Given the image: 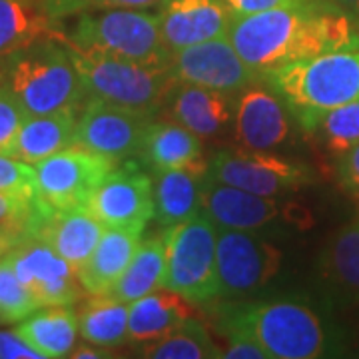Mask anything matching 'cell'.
Segmentation results:
<instances>
[{"instance_id":"1","label":"cell","mask_w":359,"mask_h":359,"mask_svg":"<svg viewBox=\"0 0 359 359\" xmlns=\"http://www.w3.org/2000/svg\"><path fill=\"white\" fill-rule=\"evenodd\" d=\"M228 39L257 74L294 65L359 42L355 20L327 0H304L294 6L240 16Z\"/></svg>"},{"instance_id":"2","label":"cell","mask_w":359,"mask_h":359,"mask_svg":"<svg viewBox=\"0 0 359 359\" xmlns=\"http://www.w3.org/2000/svg\"><path fill=\"white\" fill-rule=\"evenodd\" d=\"M2 86L13 92L28 116L76 112L86 92L60 34L4 58Z\"/></svg>"},{"instance_id":"3","label":"cell","mask_w":359,"mask_h":359,"mask_svg":"<svg viewBox=\"0 0 359 359\" xmlns=\"http://www.w3.org/2000/svg\"><path fill=\"white\" fill-rule=\"evenodd\" d=\"M304 128L316 116L359 100V42L262 74Z\"/></svg>"},{"instance_id":"4","label":"cell","mask_w":359,"mask_h":359,"mask_svg":"<svg viewBox=\"0 0 359 359\" xmlns=\"http://www.w3.org/2000/svg\"><path fill=\"white\" fill-rule=\"evenodd\" d=\"M228 325L256 339L269 359L332 355L334 334L325 318L302 297H276L236 313Z\"/></svg>"},{"instance_id":"5","label":"cell","mask_w":359,"mask_h":359,"mask_svg":"<svg viewBox=\"0 0 359 359\" xmlns=\"http://www.w3.org/2000/svg\"><path fill=\"white\" fill-rule=\"evenodd\" d=\"M62 36V34H60ZM74 60L86 98L156 116L176 84L170 65H146L104 52L80 50L66 44Z\"/></svg>"},{"instance_id":"6","label":"cell","mask_w":359,"mask_h":359,"mask_svg":"<svg viewBox=\"0 0 359 359\" xmlns=\"http://www.w3.org/2000/svg\"><path fill=\"white\" fill-rule=\"evenodd\" d=\"M62 40L80 50L104 52L146 65H170L172 58L162 39L158 14L148 8H106L78 14Z\"/></svg>"},{"instance_id":"7","label":"cell","mask_w":359,"mask_h":359,"mask_svg":"<svg viewBox=\"0 0 359 359\" xmlns=\"http://www.w3.org/2000/svg\"><path fill=\"white\" fill-rule=\"evenodd\" d=\"M166 287L190 304H205L219 295L218 226L204 212L166 228Z\"/></svg>"},{"instance_id":"8","label":"cell","mask_w":359,"mask_h":359,"mask_svg":"<svg viewBox=\"0 0 359 359\" xmlns=\"http://www.w3.org/2000/svg\"><path fill=\"white\" fill-rule=\"evenodd\" d=\"M118 162L90 152L80 146H68L34 166L36 198L52 212L86 208L92 194Z\"/></svg>"},{"instance_id":"9","label":"cell","mask_w":359,"mask_h":359,"mask_svg":"<svg viewBox=\"0 0 359 359\" xmlns=\"http://www.w3.org/2000/svg\"><path fill=\"white\" fill-rule=\"evenodd\" d=\"M208 176L216 182L259 196H283L309 184L313 174L304 164L269 150L226 148L208 162Z\"/></svg>"},{"instance_id":"10","label":"cell","mask_w":359,"mask_h":359,"mask_svg":"<svg viewBox=\"0 0 359 359\" xmlns=\"http://www.w3.org/2000/svg\"><path fill=\"white\" fill-rule=\"evenodd\" d=\"M219 295L256 292L282 268V250L257 231L218 230Z\"/></svg>"},{"instance_id":"11","label":"cell","mask_w":359,"mask_h":359,"mask_svg":"<svg viewBox=\"0 0 359 359\" xmlns=\"http://www.w3.org/2000/svg\"><path fill=\"white\" fill-rule=\"evenodd\" d=\"M154 116L142 114L124 106L88 98L76 116L74 146L106 156L114 162L138 156L144 132Z\"/></svg>"},{"instance_id":"12","label":"cell","mask_w":359,"mask_h":359,"mask_svg":"<svg viewBox=\"0 0 359 359\" xmlns=\"http://www.w3.org/2000/svg\"><path fill=\"white\" fill-rule=\"evenodd\" d=\"M6 257L20 282L39 299L40 308L72 306L84 292L76 269L34 233L22 236Z\"/></svg>"},{"instance_id":"13","label":"cell","mask_w":359,"mask_h":359,"mask_svg":"<svg viewBox=\"0 0 359 359\" xmlns=\"http://www.w3.org/2000/svg\"><path fill=\"white\" fill-rule=\"evenodd\" d=\"M170 70L176 82L228 94L242 92L262 78L231 46L228 36L172 52Z\"/></svg>"},{"instance_id":"14","label":"cell","mask_w":359,"mask_h":359,"mask_svg":"<svg viewBox=\"0 0 359 359\" xmlns=\"http://www.w3.org/2000/svg\"><path fill=\"white\" fill-rule=\"evenodd\" d=\"M86 210L106 228H146L154 218L152 178L136 162L118 164L92 194Z\"/></svg>"},{"instance_id":"15","label":"cell","mask_w":359,"mask_h":359,"mask_svg":"<svg viewBox=\"0 0 359 359\" xmlns=\"http://www.w3.org/2000/svg\"><path fill=\"white\" fill-rule=\"evenodd\" d=\"M202 212L218 230L259 231L278 222H292L290 205L278 198L245 192L210 176H205L202 186Z\"/></svg>"},{"instance_id":"16","label":"cell","mask_w":359,"mask_h":359,"mask_svg":"<svg viewBox=\"0 0 359 359\" xmlns=\"http://www.w3.org/2000/svg\"><path fill=\"white\" fill-rule=\"evenodd\" d=\"M290 108L271 88L248 86L233 104V136L248 150H273L290 138Z\"/></svg>"},{"instance_id":"17","label":"cell","mask_w":359,"mask_h":359,"mask_svg":"<svg viewBox=\"0 0 359 359\" xmlns=\"http://www.w3.org/2000/svg\"><path fill=\"white\" fill-rule=\"evenodd\" d=\"M231 20L226 0H164L158 6L162 39L170 52L228 36Z\"/></svg>"},{"instance_id":"18","label":"cell","mask_w":359,"mask_h":359,"mask_svg":"<svg viewBox=\"0 0 359 359\" xmlns=\"http://www.w3.org/2000/svg\"><path fill=\"white\" fill-rule=\"evenodd\" d=\"M104 231L106 226L86 208L52 212L44 205L30 228V233L39 236L58 256L65 257L76 273L92 256Z\"/></svg>"},{"instance_id":"19","label":"cell","mask_w":359,"mask_h":359,"mask_svg":"<svg viewBox=\"0 0 359 359\" xmlns=\"http://www.w3.org/2000/svg\"><path fill=\"white\" fill-rule=\"evenodd\" d=\"M138 156L152 172L192 170L208 174L202 138L174 120H152L144 132Z\"/></svg>"},{"instance_id":"20","label":"cell","mask_w":359,"mask_h":359,"mask_svg":"<svg viewBox=\"0 0 359 359\" xmlns=\"http://www.w3.org/2000/svg\"><path fill=\"white\" fill-rule=\"evenodd\" d=\"M230 96L228 92L176 82L168 94L164 108L174 122L205 140L228 126L233 112Z\"/></svg>"},{"instance_id":"21","label":"cell","mask_w":359,"mask_h":359,"mask_svg":"<svg viewBox=\"0 0 359 359\" xmlns=\"http://www.w3.org/2000/svg\"><path fill=\"white\" fill-rule=\"evenodd\" d=\"M144 228H106L86 264L78 269L84 294L102 295L114 290L142 242Z\"/></svg>"},{"instance_id":"22","label":"cell","mask_w":359,"mask_h":359,"mask_svg":"<svg viewBox=\"0 0 359 359\" xmlns=\"http://www.w3.org/2000/svg\"><path fill=\"white\" fill-rule=\"evenodd\" d=\"M190 302L174 290L158 287L130 304L128 341L148 344L178 330L192 318Z\"/></svg>"},{"instance_id":"23","label":"cell","mask_w":359,"mask_h":359,"mask_svg":"<svg viewBox=\"0 0 359 359\" xmlns=\"http://www.w3.org/2000/svg\"><path fill=\"white\" fill-rule=\"evenodd\" d=\"M16 335L30 346L40 359L70 358L78 341V313L70 306L36 309L25 321L16 323Z\"/></svg>"},{"instance_id":"24","label":"cell","mask_w":359,"mask_h":359,"mask_svg":"<svg viewBox=\"0 0 359 359\" xmlns=\"http://www.w3.org/2000/svg\"><path fill=\"white\" fill-rule=\"evenodd\" d=\"M74 112L28 116L4 154L13 156L30 166H36L52 154L65 150L68 146H74Z\"/></svg>"},{"instance_id":"25","label":"cell","mask_w":359,"mask_h":359,"mask_svg":"<svg viewBox=\"0 0 359 359\" xmlns=\"http://www.w3.org/2000/svg\"><path fill=\"white\" fill-rule=\"evenodd\" d=\"M208 174L192 170L154 172V219L172 228L202 214V186Z\"/></svg>"},{"instance_id":"26","label":"cell","mask_w":359,"mask_h":359,"mask_svg":"<svg viewBox=\"0 0 359 359\" xmlns=\"http://www.w3.org/2000/svg\"><path fill=\"white\" fill-rule=\"evenodd\" d=\"M40 0H0V62L36 40L60 34Z\"/></svg>"},{"instance_id":"27","label":"cell","mask_w":359,"mask_h":359,"mask_svg":"<svg viewBox=\"0 0 359 359\" xmlns=\"http://www.w3.org/2000/svg\"><path fill=\"white\" fill-rule=\"evenodd\" d=\"M128 316L130 304L112 294L90 295L78 313L80 337L106 349L124 346L128 341Z\"/></svg>"},{"instance_id":"28","label":"cell","mask_w":359,"mask_h":359,"mask_svg":"<svg viewBox=\"0 0 359 359\" xmlns=\"http://www.w3.org/2000/svg\"><path fill=\"white\" fill-rule=\"evenodd\" d=\"M158 287H166V242L164 236H154L138 245L130 266L110 294L132 304Z\"/></svg>"},{"instance_id":"29","label":"cell","mask_w":359,"mask_h":359,"mask_svg":"<svg viewBox=\"0 0 359 359\" xmlns=\"http://www.w3.org/2000/svg\"><path fill=\"white\" fill-rule=\"evenodd\" d=\"M321 271L337 292L359 297V222L330 242L321 256Z\"/></svg>"},{"instance_id":"30","label":"cell","mask_w":359,"mask_h":359,"mask_svg":"<svg viewBox=\"0 0 359 359\" xmlns=\"http://www.w3.org/2000/svg\"><path fill=\"white\" fill-rule=\"evenodd\" d=\"M140 355L150 359H212L222 358V349L204 325L190 318L172 334L142 344Z\"/></svg>"},{"instance_id":"31","label":"cell","mask_w":359,"mask_h":359,"mask_svg":"<svg viewBox=\"0 0 359 359\" xmlns=\"http://www.w3.org/2000/svg\"><path fill=\"white\" fill-rule=\"evenodd\" d=\"M302 130L320 142L330 154L341 156L359 144V100L316 116Z\"/></svg>"},{"instance_id":"32","label":"cell","mask_w":359,"mask_h":359,"mask_svg":"<svg viewBox=\"0 0 359 359\" xmlns=\"http://www.w3.org/2000/svg\"><path fill=\"white\" fill-rule=\"evenodd\" d=\"M40 309L39 299L20 282L13 264L0 259V325H16Z\"/></svg>"},{"instance_id":"33","label":"cell","mask_w":359,"mask_h":359,"mask_svg":"<svg viewBox=\"0 0 359 359\" xmlns=\"http://www.w3.org/2000/svg\"><path fill=\"white\" fill-rule=\"evenodd\" d=\"M42 212L36 196L16 192H0V230L18 236L30 233L32 224Z\"/></svg>"},{"instance_id":"34","label":"cell","mask_w":359,"mask_h":359,"mask_svg":"<svg viewBox=\"0 0 359 359\" xmlns=\"http://www.w3.org/2000/svg\"><path fill=\"white\" fill-rule=\"evenodd\" d=\"M162 2L164 0H40L44 13L52 20H62L68 16L106 8H154Z\"/></svg>"},{"instance_id":"35","label":"cell","mask_w":359,"mask_h":359,"mask_svg":"<svg viewBox=\"0 0 359 359\" xmlns=\"http://www.w3.org/2000/svg\"><path fill=\"white\" fill-rule=\"evenodd\" d=\"M0 192L36 196V172H34V166L20 162L13 156L0 154Z\"/></svg>"},{"instance_id":"36","label":"cell","mask_w":359,"mask_h":359,"mask_svg":"<svg viewBox=\"0 0 359 359\" xmlns=\"http://www.w3.org/2000/svg\"><path fill=\"white\" fill-rule=\"evenodd\" d=\"M28 114L11 90L0 84V154L8 150Z\"/></svg>"},{"instance_id":"37","label":"cell","mask_w":359,"mask_h":359,"mask_svg":"<svg viewBox=\"0 0 359 359\" xmlns=\"http://www.w3.org/2000/svg\"><path fill=\"white\" fill-rule=\"evenodd\" d=\"M228 337V346L222 349V358L226 359H268L266 351L259 347L256 339H252L250 335L228 325L226 330Z\"/></svg>"},{"instance_id":"38","label":"cell","mask_w":359,"mask_h":359,"mask_svg":"<svg viewBox=\"0 0 359 359\" xmlns=\"http://www.w3.org/2000/svg\"><path fill=\"white\" fill-rule=\"evenodd\" d=\"M337 174L346 190L353 196H359V144L349 148L337 160Z\"/></svg>"},{"instance_id":"39","label":"cell","mask_w":359,"mask_h":359,"mask_svg":"<svg viewBox=\"0 0 359 359\" xmlns=\"http://www.w3.org/2000/svg\"><path fill=\"white\" fill-rule=\"evenodd\" d=\"M299 2H304V0H226L233 18L264 13V11H273V8H282V6H294Z\"/></svg>"},{"instance_id":"40","label":"cell","mask_w":359,"mask_h":359,"mask_svg":"<svg viewBox=\"0 0 359 359\" xmlns=\"http://www.w3.org/2000/svg\"><path fill=\"white\" fill-rule=\"evenodd\" d=\"M0 358L2 359H40L39 353L16 335V332H0Z\"/></svg>"},{"instance_id":"41","label":"cell","mask_w":359,"mask_h":359,"mask_svg":"<svg viewBox=\"0 0 359 359\" xmlns=\"http://www.w3.org/2000/svg\"><path fill=\"white\" fill-rule=\"evenodd\" d=\"M70 358L76 359H108L114 358V353H110V349L106 347H98V346H78L74 347V351L70 353Z\"/></svg>"},{"instance_id":"42","label":"cell","mask_w":359,"mask_h":359,"mask_svg":"<svg viewBox=\"0 0 359 359\" xmlns=\"http://www.w3.org/2000/svg\"><path fill=\"white\" fill-rule=\"evenodd\" d=\"M20 238H22V236H18V233L0 230V259L6 256V252H8Z\"/></svg>"},{"instance_id":"43","label":"cell","mask_w":359,"mask_h":359,"mask_svg":"<svg viewBox=\"0 0 359 359\" xmlns=\"http://www.w3.org/2000/svg\"><path fill=\"white\" fill-rule=\"evenodd\" d=\"M327 2H332L334 6L341 8V11L349 14L353 20L359 18V0H327Z\"/></svg>"}]
</instances>
